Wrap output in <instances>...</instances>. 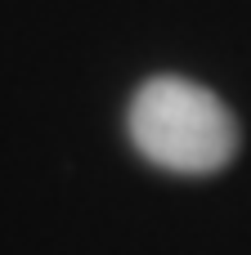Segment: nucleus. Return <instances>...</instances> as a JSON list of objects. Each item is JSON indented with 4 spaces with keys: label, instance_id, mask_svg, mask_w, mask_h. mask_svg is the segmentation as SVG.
<instances>
[{
    "label": "nucleus",
    "instance_id": "obj_1",
    "mask_svg": "<svg viewBox=\"0 0 251 255\" xmlns=\"http://www.w3.org/2000/svg\"><path fill=\"white\" fill-rule=\"evenodd\" d=\"M130 139L171 175H216L238 152V121L198 81L153 76L130 103Z\"/></svg>",
    "mask_w": 251,
    "mask_h": 255
}]
</instances>
